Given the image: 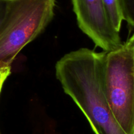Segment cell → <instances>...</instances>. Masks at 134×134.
<instances>
[{
    "label": "cell",
    "mask_w": 134,
    "mask_h": 134,
    "mask_svg": "<svg viewBox=\"0 0 134 134\" xmlns=\"http://www.w3.org/2000/svg\"><path fill=\"white\" fill-rule=\"evenodd\" d=\"M105 52L81 48L56 64V76L96 134H126L115 119L105 94L103 67Z\"/></svg>",
    "instance_id": "obj_1"
},
{
    "label": "cell",
    "mask_w": 134,
    "mask_h": 134,
    "mask_svg": "<svg viewBox=\"0 0 134 134\" xmlns=\"http://www.w3.org/2000/svg\"><path fill=\"white\" fill-rule=\"evenodd\" d=\"M71 1L79 27L97 47L104 52H110L122 44L119 32L107 18L102 0Z\"/></svg>",
    "instance_id": "obj_4"
},
{
    "label": "cell",
    "mask_w": 134,
    "mask_h": 134,
    "mask_svg": "<svg viewBox=\"0 0 134 134\" xmlns=\"http://www.w3.org/2000/svg\"><path fill=\"white\" fill-rule=\"evenodd\" d=\"M56 0H5L0 22V68L41 34L54 16Z\"/></svg>",
    "instance_id": "obj_2"
},
{
    "label": "cell",
    "mask_w": 134,
    "mask_h": 134,
    "mask_svg": "<svg viewBox=\"0 0 134 134\" xmlns=\"http://www.w3.org/2000/svg\"><path fill=\"white\" fill-rule=\"evenodd\" d=\"M10 74V67L0 68V94L5 80Z\"/></svg>",
    "instance_id": "obj_7"
},
{
    "label": "cell",
    "mask_w": 134,
    "mask_h": 134,
    "mask_svg": "<svg viewBox=\"0 0 134 134\" xmlns=\"http://www.w3.org/2000/svg\"><path fill=\"white\" fill-rule=\"evenodd\" d=\"M105 94L115 119L126 134H134V48L122 44L105 52Z\"/></svg>",
    "instance_id": "obj_3"
},
{
    "label": "cell",
    "mask_w": 134,
    "mask_h": 134,
    "mask_svg": "<svg viewBox=\"0 0 134 134\" xmlns=\"http://www.w3.org/2000/svg\"><path fill=\"white\" fill-rule=\"evenodd\" d=\"M4 5H5V0H0V22H1L3 14Z\"/></svg>",
    "instance_id": "obj_8"
},
{
    "label": "cell",
    "mask_w": 134,
    "mask_h": 134,
    "mask_svg": "<svg viewBox=\"0 0 134 134\" xmlns=\"http://www.w3.org/2000/svg\"><path fill=\"white\" fill-rule=\"evenodd\" d=\"M105 11L110 23L117 32H120L123 20L119 0H102Z\"/></svg>",
    "instance_id": "obj_5"
},
{
    "label": "cell",
    "mask_w": 134,
    "mask_h": 134,
    "mask_svg": "<svg viewBox=\"0 0 134 134\" xmlns=\"http://www.w3.org/2000/svg\"><path fill=\"white\" fill-rule=\"evenodd\" d=\"M126 43L127 44H128L129 46H130V47H132V48H134V34H133V35L128 39V41Z\"/></svg>",
    "instance_id": "obj_9"
},
{
    "label": "cell",
    "mask_w": 134,
    "mask_h": 134,
    "mask_svg": "<svg viewBox=\"0 0 134 134\" xmlns=\"http://www.w3.org/2000/svg\"><path fill=\"white\" fill-rule=\"evenodd\" d=\"M123 20L134 28V0H119Z\"/></svg>",
    "instance_id": "obj_6"
}]
</instances>
